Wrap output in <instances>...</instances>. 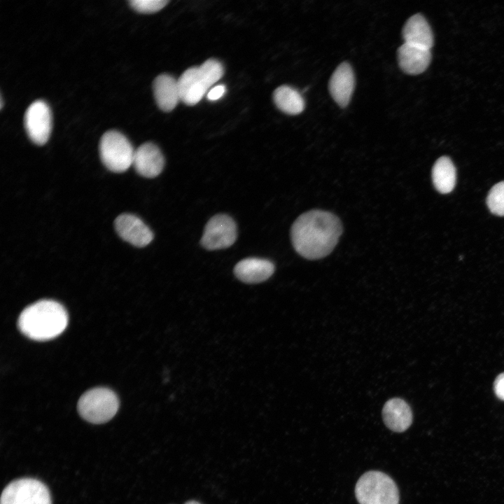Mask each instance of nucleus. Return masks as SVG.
Listing matches in <instances>:
<instances>
[{"mask_svg":"<svg viewBox=\"0 0 504 504\" xmlns=\"http://www.w3.org/2000/svg\"><path fill=\"white\" fill-rule=\"evenodd\" d=\"M342 233V223L337 216L316 209L305 212L295 220L291 227V240L301 256L317 260L332 252Z\"/></svg>","mask_w":504,"mask_h":504,"instance_id":"f257e3e1","label":"nucleus"},{"mask_svg":"<svg viewBox=\"0 0 504 504\" xmlns=\"http://www.w3.org/2000/svg\"><path fill=\"white\" fill-rule=\"evenodd\" d=\"M68 315L57 302L43 300L26 307L20 314L18 326L27 337L48 340L60 335L66 328Z\"/></svg>","mask_w":504,"mask_h":504,"instance_id":"f03ea898","label":"nucleus"},{"mask_svg":"<svg viewBox=\"0 0 504 504\" xmlns=\"http://www.w3.org/2000/svg\"><path fill=\"white\" fill-rule=\"evenodd\" d=\"M355 495L360 504H398L399 493L394 481L376 470L364 473L358 480Z\"/></svg>","mask_w":504,"mask_h":504,"instance_id":"7ed1b4c3","label":"nucleus"},{"mask_svg":"<svg viewBox=\"0 0 504 504\" xmlns=\"http://www.w3.org/2000/svg\"><path fill=\"white\" fill-rule=\"evenodd\" d=\"M119 407L116 394L106 388L88 391L79 399L78 411L83 419L92 424H103L112 419Z\"/></svg>","mask_w":504,"mask_h":504,"instance_id":"20e7f679","label":"nucleus"},{"mask_svg":"<svg viewBox=\"0 0 504 504\" xmlns=\"http://www.w3.org/2000/svg\"><path fill=\"white\" fill-rule=\"evenodd\" d=\"M134 150L127 137L116 130L106 132L100 139L102 162L113 172H123L132 165Z\"/></svg>","mask_w":504,"mask_h":504,"instance_id":"39448f33","label":"nucleus"},{"mask_svg":"<svg viewBox=\"0 0 504 504\" xmlns=\"http://www.w3.org/2000/svg\"><path fill=\"white\" fill-rule=\"evenodd\" d=\"M0 504H52V501L50 491L43 482L33 478H21L4 488Z\"/></svg>","mask_w":504,"mask_h":504,"instance_id":"423d86ee","label":"nucleus"},{"mask_svg":"<svg viewBox=\"0 0 504 504\" xmlns=\"http://www.w3.org/2000/svg\"><path fill=\"white\" fill-rule=\"evenodd\" d=\"M237 234L233 219L226 214H217L207 222L201 244L207 250L225 248L234 243Z\"/></svg>","mask_w":504,"mask_h":504,"instance_id":"0eeeda50","label":"nucleus"},{"mask_svg":"<svg viewBox=\"0 0 504 504\" xmlns=\"http://www.w3.org/2000/svg\"><path fill=\"white\" fill-rule=\"evenodd\" d=\"M24 125L27 136L36 145L45 144L50 136L52 127L51 113L48 105L43 100H36L27 108Z\"/></svg>","mask_w":504,"mask_h":504,"instance_id":"6e6552de","label":"nucleus"},{"mask_svg":"<svg viewBox=\"0 0 504 504\" xmlns=\"http://www.w3.org/2000/svg\"><path fill=\"white\" fill-rule=\"evenodd\" d=\"M115 227L120 237L137 247L149 244L153 234L150 228L137 216L124 214L115 220Z\"/></svg>","mask_w":504,"mask_h":504,"instance_id":"1a4fd4ad","label":"nucleus"},{"mask_svg":"<svg viewBox=\"0 0 504 504\" xmlns=\"http://www.w3.org/2000/svg\"><path fill=\"white\" fill-rule=\"evenodd\" d=\"M132 165L141 176L154 178L162 172L164 159L155 144L146 142L134 150Z\"/></svg>","mask_w":504,"mask_h":504,"instance_id":"9d476101","label":"nucleus"},{"mask_svg":"<svg viewBox=\"0 0 504 504\" xmlns=\"http://www.w3.org/2000/svg\"><path fill=\"white\" fill-rule=\"evenodd\" d=\"M355 86L354 71L348 62L341 63L334 71L329 81V92L335 102L340 106H346L351 98Z\"/></svg>","mask_w":504,"mask_h":504,"instance_id":"9b49d317","label":"nucleus"},{"mask_svg":"<svg viewBox=\"0 0 504 504\" xmlns=\"http://www.w3.org/2000/svg\"><path fill=\"white\" fill-rule=\"evenodd\" d=\"M397 55L400 69L410 75L423 73L431 60L430 50L407 43L398 48Z\"/></svg>","mask_w":504,"mask_h":504,"instance_id":"f8f14e48","label":"nucleus"},{"mask_svg":"<svg viewBox=\"0 0 504 504\" xmlns=\"http://www.w3.org/2000/svg\"><path fill=\"white\" fill-rule=\"evenodd\" d=\"M180 99L188 106L197 104L209 88L202 78L198 66L186 70L178 80Z\"/></svg>","mask_w":504,"mask_h":504,"instance_id":"ddd939ff","label":"nucleus"},{"mask_svg":"<svg viewBox=\"0 0 504 504\" xmlns=\"http://www.w3.org/2000/svg\"><path fill=\"white\" fill-rule=\"evenodd\" d=\"M274 272L270 260L249 258L239 261L234 268L236 277L247 284H257L269 279Z\"/></svg>","mask_w":504,"mask_h":504,"instance_id":"4468645a","label":"nucleus"},{"mask_svg":"<svg viewBox=\"0 0 504 504\" xmlns=\"http://www.w3.org/2000/svg\"><path fill=\"white\" fill-rule=\"evenodd\" d=\"M382 417L386 427L398 433L406 430L412 422L410 407L404 400L398 398L390 399L385 403Z\"/></svg>","mask_w":504,"mask_h":504,"instance_id":"2eb2a0df","label":"nucleus"},{"mask_svg":"<svg viewBox=\"0 0 504 504\" xmlns=\"http://www.w3.org/2000/svg\"><path fill=\"white\" fill-rule=\"evenodd\" d=\"M404 43L430 50L433 45V35L425 18L419 13L411 16L402 29Z\"/></svg>","mask_w":504,"mask_h":504,"instance_id":"dca6fc26","label":"nucleus"},{"mask_svg":"<svg viewBox=\"0 0 504 504\" xmlns=\"http://www.w3.org/2000/svg\"><path fill=\"white\" fill-rule=\"evenodd\" d=\"M153 89L155 102L162 111H172L181 101L178 80L169 74L157 76L153 81Z\"/></svg>","mask_w":504,"mask_h":504,"instance_id":"f3484780","label":"nucleus"},{"mask_svg":"<svg viewBox=\"0 0 504 504\" xmlns=\"http://www.w3.org/2000/svg\"><path fill=\"white\" fill-rule=\"evenodd\" d=\"M432 179L435 189L440 193H449L454 188L456 168L449 157L442 156L436 160L432 169Z\"/></svg>","mask_w":504,"mask_h":504,"instance_id":"a211bd4d","label":"nucleus"},{"mask_svg":"<svg viewBox=\"0 0 504 504\" xmlns=\"http://www.w3.org/2000/svg\"><path fill=\"white\" fill-rule=\"evenodd\" d=\"M276 106L284 113L288 115H298L304 108V101L300 93L295 89L281 85L277 88L273 94Z\"/></svg>","mask_w":504,"mask_h":504,"instance_id":"6ab92c4d","label":"nucleus"},{"mask_svg":"<svg viewBox=\"0 0 504 504\" xmlns=\"http://www.w3.org/2000/svg\"><path fill=\"white\" fill-rule=\"evenodd\" d=\"M202 78L209 88L223 75V66L217 59H209L198 66Z\"/></svg>","mask_w":504,"mask_h":504,"instance_id":"aec40b11","label":"nucleus"},{"mask_svg":"<svg viewBox=\"0 0 504 504\" xmlns=\"http://www.w3.org/2000/svg\"><path fill=\"white\" fill-rule=\"evenodd\" d=\"M486 204L490 211L497 216H504V181L494 185L489 192Z\"/></svg>","mask_w":504,"mask_h":504,"instance_id":"412c9836","label":"nucleus"},{"mask_svg":"<svg viewBox=\"0 0 504 504\" xmlns=\"http://www.w3.org/2000/svg\"><path fill=\"white\" fill-rule=\"evenodd\" d=\"M130 6L141 13H153L163 8L168 3L167 0H130Z\"/></svg>","mask_w":504,"mask_h":504,"instance_id":"4be33fe9","label":"nucleus"},{"mask_svg":"<svg viewBox=\"0 0 504 504\" xmlns=\"http://www.w3.org/2000/svg\"><path fill=\"white\" fill-rule=\"evenodd\" d=\"M493 389L496 396L504 400V372L500 374L495 379Z\"/></svg>","mask_w":504,"mask_h":504,"instance_id":"5701e85b","label":"nucleus"},{"mask_svg":"<svg viewBox=\"0 0 504 504\" xmlns=\"http://www.w3.org/2000/svg\"><path fill=\"white\" fill-rule=\"evenodd\" d=\"M226 88L223 85H218L214 87L208 93L207 99L210 101H216L221 98L225 93Z\"/></svg>","mask_w":504,"mask_h":504,"instance_id":"b1692460","label":"nucleus"},{"mask_svg":"<svg viewBox=\"0 0 504 504\" xmlns=\"http://www.w3.org/2000/svg\"><path fill=\"white\" fill-rule=\"evenodd\" d=\"M185 504H200V503L195 500H189V501L186 502Z\"/></svg>","mask_w":504,"mask_h":504,"instance_id":"393cba45","label":"nucleus"},{"mask_svg":"<svg viewBox=\"0 0 504 504\" xmlns=\"http://www.w3.org/2000/svg\"><path fill=\"white\" fill-rule=\"evenodd\" d=\"M1 104H0V108L2 109L3 108V99L2 95L1 94V100H0Z\"/></svg>","mask_w":504,"mask_h":504,"instance_id":"a878e982","label":"nucleus"}]
</instances>
